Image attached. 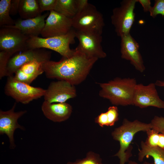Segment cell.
I'll use <instances>...</instances> for the list:
<instances>
[{"label":"cell","mask_w":164,"mask_h":164,"mask_svg":"<svg viewBox=\"0 0 164 164\" xmlns=\"http://www.w3.org/2000/svg\"><path fill=\"white\" fill-rule=\"evenodd\" d=\"M77 96L74 85L63 80L50 83L44 95V101L50 103H65Z\"/></svg>","instance_id":"13"},{"label":"cell","mask_w":164,"mask_h":164,"mask_svg":"<svg viewBox=\"0 0 164 164\" xmlns=\"http://www.w3.org/2000/svg\"><path fill=\"white\" fill-rule=\"evenodd\" d=\"M48 13L40 15L36 17L28 19H18L14 25L2 27L11 28L18 29L23 34L30 37H38L41 34L45 23V18Z\"/></svg>","instance_id":"16"},{"label":"cell","mask_w":164,"mask_h":164,"mask_svg":"<svg viewBox=\"0 0 164 164\" xmlns=\"http://www.w3.org/2000/svg\"><path fill=\"white\" fill-rule=\"evenodd\" d=\"M75 34L76 38L79 41L76 48L90 57L98 59L106 57L107 54L101 46L102 34L75 30Z\"/></svg>","instance_id":"9"},{"label":"cell","mask_w":164,"mask_h":164,"mask_svg":"<svg viewBox=\"0 0 164 164\" xmlns=\"http://www.w3.org/2000/svg\"><path fill=\"white\" fill-rule=\"evenodd\" d=\"M108 126H113L119 119L118 110L116 106H110L105 112Z\"/></svg>","instance_id":"24"},{"label":"cell","mask_w":164,"mask_h":164,"mask_svg":"<svg viewBox=\"0 0 164 164\" xmlns=\"http://www.w3.org/2000/svg\"><path fill=\"white\" fill-rule=\"evenodd\" d=\"M89 3L87 0H76L77 13L85 8Z\"/></svg>","instance_id":"32"},{"label":"cell","mask_w":164,"mask_h":164,"mask_svg":"<svg viewBox=\"0 0 164 164\" xmlns=\"http://www.w3.org/2000/svg\"><path fill=\"white\" fill-rule=\"evenodd\" d=\"M38 1L20 0L18 13L22 19H28L41 15Z\"/></svg>","instance_id":"20"},{"label":"cell","mask_w":164,"mask_h":164,"mask_svg":"<svg viewBox=\"0 0 164 164\" xmlns=\"http://www.w3.org/2000/svg\"><path fill=\"white\" fill-rule=\"evenodd\" d=\"M11 0L0 1V26H10L14 25L15 21L10 16V7Z\"/></svg>","instance_id":"22"},{"label":"cell","mask_w":164,"mask_h":164,"mask_svg":"<svg viewBox=\"0 0 164 164\" xmlns=\"http://www.w3.org/2000/svg\"><path fill=\"white\" fill-rule=\"evenodd\" d=\"M137 0H124L121 5L113 9L111 22L117 36L121 37L130 33L135 21L134 10Z\"/></svg>","instance_id":"7"},{"label":"cell","mask_w":164,"mask_h":164,"mask_svg":"<svg viewBox=\"0 0 164 164\" xmlns=\"http://www.w3.org/2000/svg\"><path fill=\"white\" fill-rule=\"evenodd\" d=\"M44 63L34 60L26 63L19 68L13 76L17 80L30 84L44 72L43 68Z\"/></svg>","instance_id":"18"},{"label":"cell","mask_w":164,"mask_h":164,"mask_svg":"<svg viewBox=\"0 0 164 164\" xmlns=\"http://www.w3.org/2000/svg\"><path fill=\"white\" fill-rule=\"evenodd\" d=\"M158 147L164 148V135L160 133V138Z\"/></svg>","instance_id":"33"},{"label":"cell","mask_w":164,"mask_h":164,"mask_svg":"<svg viewBox=\"0 0 164 164\" xmlns=\"http://www.w3.org/2000/svg\"><path fill=\"white\" fill-rule=\"evenodd\" d=\"M50 52L40 49H28L17 53L9 59L7 66L6 76H13L24 64L34 60L43 62L50 60Z\"/></svg>","instance_id":"10"},{"label":"cell","mask_w":164,"mask_h":164,"mask_svg":"<svg viewBox=\"0 0 164 164\" xmlns=\"http://www.w3.org/2000/svg\"><path fill=\"white\" fill-rule=\"evenodd\" d=\"M72 29L71 18L52 10L45 20L41 35L44 38L60 36L67 34Z\"/></svg>","instance_id":"11"},{"label":"cell","mask_w":164,"mask_h":164,"mask_svg":"<svg viewBox=\"0 0 164 164\" xmlns=\"http://www.w3.org/2000/svg\"><path fill=\"white\" fill-rule=\"evenodd\" d=\"M29 37L15 29L2 27L0 29V50L12 56L16 53L28 49L27 41Z\"/></svg>","instance_id":"8"},{"label":"cell","mask_w":164,"mask_h":164,"mask_svg":"<svg viewBox=\"0 0 164 164\" xmlns=\"http://www.w3.org/2000/svg\"><path fill=\"white\" fill-rule=\"evenodd\" d=\"M141 149H139L138 159L142 162L145 157H152L154 164H164V148L158 146L151 147L146 145L143 141L141 142Z\"/></svg>","instance_id":"19"},{"label":"cell","mask_w":164,"mask_h":164,"mask_svg":"<svg viewBox=\"0 0 164 164\" xmlns=\"http://www.w3.org/2000/svg\"><path fill=\"white\" fill-rule=\"evenodd\" d=\"M72 19V27L75 30L102 34L104 26V18L94 5L89 3Z\"/></svg>","instance_id":"5"},{"label":"cell","mask_w":164,"mask_h":164,"mask_svg":"<svg viewBox=\"0 0 164 164\" xmlns=\"http://www.w3.org/2000/svg\"><path fill=\"white\" fill-rule=\"evenodd\" d=\"M100 155L91 151L88 152L86 157L74 162H68L67 164H104Z\"/></svg>","instance_id":"23"},{"label":"cell","mask_w":164,"mask_h":164,"mask_svg":"<svg viewBox=\"0 0 164 164\" xmlns=\"http://www.w3.org/2000/svg\"><path fill=\"white\" fill-rule=\"evenodd\" d=\"M75 30L73 28L63 35L46 38L30 37L27 40V47L28 49H49L58 53L63 57L69 58L75 51V49H71L70 46L75 43Z\"/></svg>","instance_id":"4"},{"label":"cell","mask_w":164,"mask_h":164,"mask_svg":"<svg viewBox=\"0 0 164 164\" xmlns=\"http://www.w3.org/2000/svg\"><path fill=\"white\" fill-rule=\"evenodd\" d=\"M152 128L150 123H145L137 120L130 121L124 118L122 125L112 132L113 138L120 143V149L114 155L119 159L120 164L128 162L132 156L133 147L131 144L135 134L140 131L146 132Z\"/></svg>","instance_id":"3"},{"label":"cell","mask_w":164,"mask_h":164,"mask_svg":"<svg viewBox=\"0 0 164 164\" xmlns=\"http://www.w3.org/2000/svg\"><path fill=\"white\" fill-rule=\"evenodd\" d=\"M16 104L15 103L11 109L4 111H0V134L6 135L9 140L10 148H15L14 134L17 128L24 130V127L19 124L18 119L26 112V110L19 112L15 111Z\"/></svg>","instance_id":"14"},{"label":"cell","mask_w":164,"mask_h":164,"mask_svg":"<svg viewBox=\"0 0 164 164\" xmlns=\"http://www.w3.org/2000/svg\"><path fill=\"white\" fill-rule=\"evenodd\" d=\"M54 10L72 19L77 12L76 0H57Z\"/></svg>","instance_id":"21"},{"label":"cell","mask_w":164,"mask_h":164,"mask_svg":"<svg viewBox=\"0 0 164 164\" xmlns=\"http://www.w3.org/2000/svg\"><path fill=\"white\" fill-rule=\"evenodd\" d=\"M12 56L8 53L1 51L0 52V79L6 76L8 61Z\"/></svg>","instance_id":"26"},{"label":"cell","mask_w":164,"mask_h":164,"mask_svg":"<svg viewBox=\"0 0 164 164\" xmlns=\"http://www.w3.org/2000/svg\"><path fill=\"white\" fill-rule=\"evenodd\" d=\"M150 123L152 127V129L164 135V117L155 116Z\"/></svg>","instance_id":"27"},{"label":"cell","mask_w":164,"mask_h":164,"mask_svg":"<svg viewBox=\"0 0 164 164\" xmlns=\"http://www.w3.org/2000/svg\"><path fill=\"white\" fill-rule=\"evenodd\" d=\"M128 164H140L137 162L132 160H129L128 162ZM141 164H154L152 162H150L146 161L142 163Z\"/></svg>","instance_id":"34"},{"label":"cell","mask_w":164,"mask_h":164,"mask_svg":"<svg viewBox=\"0 0 164 164\" xmlns=\"http://www.w3.org/2000/svg\"><path fill=\"white\" fill-rule=\"evenodd\" d=\"M137 1L142 5L144 12H150L152 7L150 0H137Z\"/></svg>","instance_id":"31"},{"label":"cell","mask_w":164,"mask_h":164,"mask_svg":"<svg viewBox=\"0 0 164 164\" xmlns=\"http://www.w3.org/2000/svg\"><path fill=\"white\" fill-rule=\"evenodd\" d=\"M41 110L47 119L54 122H61L69 118L72 108L66 102L50 103L44 101L42 105Z\"/></svg>","instance_id":"17"},{"label":"cell","mask_w":164,"mask_h":164,"mask_svg":"<svg viewBox=\"0 0 164 164\" xmlns=\"http://www.w3.org/2000/svg\"><path fill=\"white\" fill-rule=\"evenodd\" d=\"M20 0H11L10 7V15H14L18 13Z\"/></svg>","instance_id":"30"},{"label":"cell","mask_w":164,"mask_h":164,"mask_svg":"<svg viewBox=\"0 0 164 164\" xmlns=\"http://www.w3.org/2000/svg\"><path fill=\"white\" fill-rule=\"evenodd\" d=\"M147 137L145 142L147 145L151 147L158 146L160 133L151 129L146 132Z\"/></svg>","instance_id":"25"},{"label":"cell","mask_w":164,"mask_h":164,"mask_svg":"<svg viewBox=\"0 0 164 164\" xmlns=\"http://www.w3.org/2000/svg\"><path fill=\"white\" fill-rule=\"evenodd\" d=\"M46 89L35 87L16 79L13 75L8 77L5 87V92L7 96L18 102L29 104L34 100L43 96Z\"/></svg>","instance_id":"6"},{"label":"cell","mask_w":164,"mask_h":164,"mask_svg":"<svg viewBox=\"0 0 164 164\" xmlns=\"http://www.w3.org/2000/svg\"><path fill=\"white\" fill-rule=\"evenodd\" d=\"M39 8L42 12L45 11L54 10L57 0H38Z\"/></svg>","instance_id":"29"},{"label":"cell","mask_w":164,"mask_h":164,"mask_svg":"<svg viewBox=\"0 0 164 164\" xmlns=\"http://www.w3.org/2000/svg\"><path fill=\"white\" fill-rule=\"evenodd\" d=\"M121 37V58L130 61L136 70L140 72H143L145 67L138 50L139 44L130 33Z\"/></svg>","instance_id":"15"},{"label":"cell","mask_w":164,"mask_h":164,"mask_svg":"<svg viewBox=\"0 0 164 164\" xmlns=\"http://www.w3.org/2000/svg\"><path fill=\"white\" fill-rule=\"evenodd\" d=\"M98 60L87 56L76 48L71 57H62L58 61H46L43 64V68L47 78L65 80L75 85L86 79Z\"/></svg>","instance_id":"1"},{"label":"cell","mask_w":164,"mask_h":164,"mask_svg":"<svg viewBox=\"0 0 164 164\" xmlns=\"http://www.w3.org/2000/svg\"><path fill=\"white\" fill-rule=\"evenodd\" d=\"M155 84V85L159 87H164V81L157 80L156 81Z\"/></svg>","instance_id":"35"},{"label":"cell","mask_w":164,"mask_h":164,"mask_svg":"<svg viewBox=\"0 0 164 164\" xmlns=\"http://www.w3.org/2000/svg\"><path fill=\"white\" fill-rule=\"evenodd\" d=\"M155 84L146 86L137 84L133 97V105L142 108L152 106L164 109V101L159 97Z\"/></svg>","instance_id":"12"},{"label":"cell","mask_w":164,"mask_h":164,"mask_svg":"<svg viewBox=\"0 0 164 164\" xmlns=\"http://www.w3.org/2000/svg\"><path fill=\"white\" fill-rule=\"evenodd\" d=\"M101 88L99 94L108 99L116 105H133V97L136 80L129 78L116 77L107 83H100Z\"/></svg>","instance_id":"2"},{"label":"cell","mask_w":164,"mask_h":164,"mask_svg":"<svg viewBox=\"0 0 164 164\" xmlns=\"http://www.w3.org/2000/svg\"><path fill=\"white\" fill-rule=\"evenodd\" d=\"M150 15L153 18L159 14L164 16V0H156L154 5L149 12Z\"/></svg>","instance_id":"28"}]
</instances>
